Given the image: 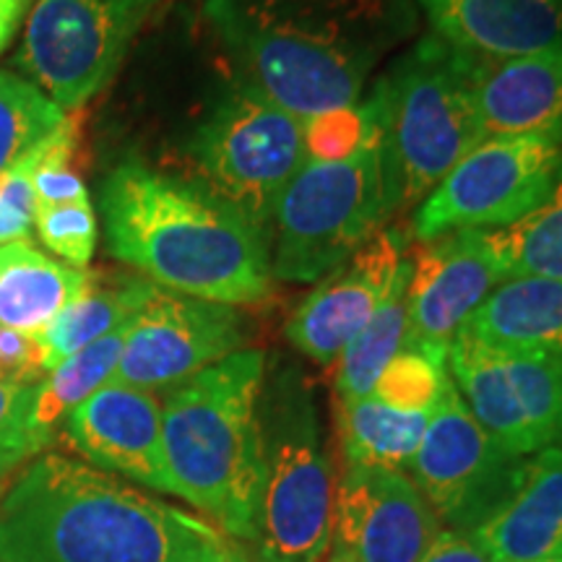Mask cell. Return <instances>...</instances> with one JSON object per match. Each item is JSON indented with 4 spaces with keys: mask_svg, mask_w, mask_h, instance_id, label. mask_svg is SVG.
<instances>
[{
    "mask_svg": "<svg viewBox=\"0 0 562 562\" xmlns=\"http://www.w3.org/2000/svg\"><path fill=\"white\" fill-rule=\"evenodd\" d=\"M220 526L47 453L0 501V562H245Z\"/></svg>",
    "mask_w": 562,
    "mask_h": 562,
    "instance_id": "cell-1",
    "label": "cell"
},
{
    "mask_svg": "<svg viewBox=\"0 0 562 562\" xmlns=\"http://www.w3.org/2000/svg\"><path fill=\"white\" fill-rule=\"evenodd\" d=\"M203 13L240 79L300 123L360 102L419 30L414 0H206Z\"/></svg>",
    "mask_w": 562,
    "mask_h": 562,
    "instance_id": "cell-2",
    "label": "cell"
},
{
    "mask_svg": "<svg viewBox=\"0 0 562 562\" xmlns=\"http://www.w3.org/2000/svg\"><path fill=\"white\" fill-rule=\"evenodd\" d=\"M108 250L161 290L222 305H256L271 294V245L199 180L125 159L102 182Z\"/></svg>",
    "mask_w": 562,
    "mask_h": 562,
    "instance_id": "cell-3",
    "label": "cell"
},
{
    "mask_svg": "<svg viewBox=\"0 0 562 562\" xmlns=\"http://www.w3.org/2000/svg\"><path fill=\"white\" fill-rule=\"evenodd\" d=\"M266 355L240 349L170 391L161 448L172 495L214 518L232 539L261 537Z\"/></svg>",
    "mask_w": 562,
    "mask_h": 562,
    "instance_id": "cell-4",
    "label": "cell"
},
{
    "mask_svg": "<svg viewBox=\"0 0 562 562\" xmlns=\"http://www.w3.org/2000/svg\"><path fill=\"white\" fill-rule=\"evenodd\" d=\"M381 108L389 216L419 206L484 140L474 102V58L435 34L419 37L385 70Z\"/></svg>",
    "mask_w": 562,
    "mask_h": 562,
    "instance_id": "cell-5",
    "label": "cell"
},
{
    "mask_svg": "<svg viewBox=\"0 0 562 562\" xmlns=\"http://www.w3.org/2000/svg\"><path fill=\"white\" fill-rule=\"evenodd\" d=\"M368 128L347 159H307L281 193L271 222L273 281L315 284L347 263L389 220L378 97L362 102Z\"/></svg>",
    "mask_w": 562,
    "mask_h": 562,
    "instance_id": "cell-6",
    "label": "cell"
},
{
    "mask_svg": "<svg viewBox=\"0 0 562 562\" xmlns=\"http://www.w3.org/2000/svg\"><path fill=\"white\" fill-rule=\"evenodd\" d=\"M263 562H323L334 539L336 482L311 381L281 364L261 393Z\"/></svg>",
    "mask_w": 562,
    "mask_h": 562,
    "instance_id": "cell-7",
    "label": "cell"
},
{
    "mask_svg": "<svg viewBox=\"0 0 562 562\" xmlns=\"http://www.w3.org/2000/svg\"><path fill=\"white\" fill-rule=\"evenodd\" d=\"M188 154L201 186L266 237L281 193L307 161L302 123L243 79L224 91L193 131Z\"/></svg>",
    "mask_w": 562,
    "mask_h": 562,
    "instance_id": "cell-8",
    "label": "cell"
},
{
    "mask_svg": "<svg viewBox=\"0 0 562 562\" xmlns=\"http://www.w3.org/2000/svg\"><path fill=\"white\" fill-rule=\"evenodd\" d=\"M159 0H34L16 66L60 110L94 100L121 70Z\"/></svg>",
    "mask_w": 562,
    "mask_h": 562,
    "instance_id": "cell-9",
    "label": "cell"
},
{
    "mask_svg": "<svg viewBox=\"0 0 562 562\" xmlns=\"http://www.w3.org/2000/svg\"><path fill=\"white\" fill-rule=\"evenodd\" d=\"M560 165V138H484L414 211V237L432 243L461 229L510 227L544 201Z\"/></svg>",
    "mask_w": 562,
    "mask_h": 562,
    "instance_id": "cell-10",
    "label": "cell"
},
{
    "mask_svg": "<svg viewBox=\"0 0 562 562\" xmlns=\"http://www.w3.org/2000/svg\"><path fill=\"white\" fill-rule=\"evenodd\" d=\"M524 467L526 459L482 430L448 378L409 467L435 516L448 529L472 533L510 501Z\"/></svg>",
    "mask_w": 562,
    "mask_h": 562,
    "instance_id": "cell-11",
    "label": "cell"
},
{
    "mask_svg": "<svg viewBox=\"0 0 562 562\" xmlns=\"http://www.w3.org/2000/svg\"><path fill=\"white\" fill-rule=\"evenodd\" d=\"M243 344L245 321L237 307L154 286L131 318L112 381L149 393L172 391Z\"/></svg>",
    "mask_w": 562,
    "mask_h": 562,
    "instance_id": "cell-12",
    "label": "cell"
},
{
    "mask_svg": "<svg viewBox=\"0 0 562 562\" xmlns=\"http://www.w3.org/2000/svg\"><path fill=\"white\" fill-rule=\"evenodd\" d=\"M503 281L508 277L487 229H461L425 243L412 266L402 349L446 362L456 336Z\"/></svg>",
    "mask_w": 562,
    "mask_h": 562,
    "instance_id": "cell-13",
    "label": "cell"
},
{
    "mask_svg": "<svg viewBox=\"0 0 562 562\" xmlns=\"http://www.w3.org/2000/svg\"><path fill=\"white\" fill-rule=\"evenodd\" d=\"M440 531V518L404 472L347 467L336 482V550L351 562H422Z\"/></svg>",
    "mask_w": 562,
    "mask_h": 562,
    "instance_id": "cell-14",
    "label": "cell"
},
{
    "mask_svg": "<svg viewBox=\"0 0 562 562\" xmlns=\"http://www.w3.org/2000/svg\"><path fill=\"white\" fill-rule=\"evenodd\" d=\"M406 250L409 243L404 229L385 227L378 232L294 307L284 326L286 341L315 364L339 360L347 344L381 305Z\"/></svg>",
    "mask_w": 562,
    "mask_h": 562,
    "instance_id": "cell-15",
    "label": "cell"
},
{
    "mask_svg": "<svg viewBox=\"0 0 562 562\" xmlns=\"http://www.w3.org/2000/svg\"><path fill=\"white\" fill-rule=\"evenodd\" d=\"M66 438L89 467L172 495L154 393L110 381L68 414Z\"/></svg>",
    "mask_w": 562,
    "mask_h": 562,
    "instance_id": "cell-16",
    "label": "cell"
},
{
    "mask_svg": "<svg viewBox=\"0 0 562 562\" xmlns=\"http://www.w3.org/2000/svg\"><path fill=\"white\" fill-rule=\"evenodd\" d=\"M435 37L482 60L562 50V0H414Z\"/></svg>",
    "mask_w": 562,
    "mask_h": 562,
    "instance_id": "cell-17",
    "label": "cell"
},
{
    "mask_svg": "<svg viewBox=\"0 0 562 562\" xmlns=\"http://www.w3.org/2000/svg\"><path fill=\"white\" fill-rule=\"evenodd\" d=\"M474 102L484 138L562 140V50L510 60L474 58Z\"/></svg>",
    "mask_w": 562,
    "mask_h": 562,
    "instance_id": "cell-18",
    "label": "cell"
},
{
    "mask_svg": "<svg viewBox=\"0 0 562 562\" xmlns=\"http://www.w3.org/2000/svg\"><path fill=\"white\" fill-rule=\"evenodd\" d=\"M472 539L492 562L562 560V448L526 459L510 501Z\"/></svg>",
    "mask_w": 562,
    "mask_h": 562,
    "instance_id": "cell-19",
    "label": "cell"
},
{
    "mask_svg": "<svg viewBox=\"0 0 562 562\" xmlns=\"http://www.w3.org/2000/svg\"><path fill=\"white\" fill-rule=\"evenodd\" d=\"M461 334L487 347L562 362V279H508L484 300Z\"/></svg>",
    "mask_w": 562,
    "mask_h": 562,
    "instance_id": "cell-20",
    "label": "cell"
},
{
    "mask_svg": "<svg viewBox=\"0 0 562 562\" xmlns=\"http://www.w3.org/2000/svg\"><path fill=\"white\" fill-rule=\"evenodd\" d=\"M446 368L467 409L492 440L518 459L539 453L501 351L474 336L459 334L448 349Z\"/></svg>",
    "mask_w": 562,
    "mask_h": 562,
    "instance_id": "cell-21",
    "label": "cell"
},
{
    "mask_svg": "<svg viewBox=\"0 0 562 562\" xmlns=\"http://www.w3.org/2000/svg\"><path fill=\"white\" fill-rule=\"evenodd\" d=\"M97 273L66 266L30 243L0 245V326L42 334Z\"/></svg>",
    "mask_w": 562,
    "mask_h": 562,
    "instance_id": "cell-22",
    "label": "cell"
},
{
    "mask_svg": "<svg viewBox=\"0 0 562 562\" xmlns=\"http://www.w3.org/2000/svg\"><path fill=\"white\" fill-rule=\"evenodd\" d=\"M432 412H402L378 396L339 402V435L347 467L404 472L417 456Z\"/></svg>",
    "mask_w": 562,
    "mask_h": 562,
    "instance_id": "cell-23",
    "label": "cell"
},
{
    "mask_svg": "<svg viewBox=\"0 0 562 562\" xmlns=\"http://www.w3.org/2000/svg\"><path fill=\"white\" fill-rule=\"evenodd\" d=\"M128 323L117 326L115 331L102 336L100 341L89 344L58 368L47 372V378L34 389L32 406V432L37 438L40 451H45L50 442L58 438L63 422L81 402H87L94 391L108 385L115 378L121 351L128 336Z\"/></svg>",
    "mask_w": 562,
    "mask_h": 562,
    "instance_id": "cell-24",
    "label": "cell"
},
{
    "mask_svg": "<svg viewBox=\"0 0 562 562\" xmlns=\"http://www.w3.org/2000/svg\"><path fill=\"white\" fill-rule=\"evenodd\" d=\"M154 286L157 284L144 277H128L117 279L115 284H104L97 273L89 290L68 302L66 311L40 334L42 347L47 351V368H58L70 355L128 323L138 313V307L149 300Z\"/></svg>",
    "mask_w": 562,
    "mask_h": 562,
    "instance_id": "cell-25",
    "label": "cell"
},
{
    "mask_svg": "<svg viewBox=\"0 0 562 562\" xmlns=\"http://www.w3.org/2000/svg\"><path fill=\"white\" fill-rule=\"evenodd\" d=\"M409 256L404 258L396 273H393L389 290H385L381 305L364 323L362 331L347 344L341 351L339 368H336V393L339 402L370 396L375 391L378 378L389 368V362L404 347L406 336V294L412 281Z\"/></svg>",
    "mask_w": 562,
    "mask_h": 562,
    "instance_id": "cell-26",
    "label": "cell"
},
{
    "mask_svg": "<svg viewBox=\"0 0 562 562\" xmlns=\"http://www.w3.org/2000/svg\"><path fill=\"white\" fill-rule=\"evenodd\" d=\"M487 240L508 279H562V165L544 201L521 222L487 229Z\"/></svg>",
    "mask_w": 562,
    "mask_h": 562,
    "instance_id": "cell-27",
    "label": "cell"
},
{
    "mask_svg": "<svg viewBox=\"0 0 562 562\" xmlns=\"http://www.w3.org/2000/svg\"><path fill=\"white\" fill-rule=\"evenodd\" d=\"M66 121L50 97L30 79L0 70V175Z\"/></svg>",
    "mask_w": 562,
    "mask_h": 562,
    "instance_id": "cell-28",
    "label": "cell"
},
{
    "mask_svg": "<svg viewBox=\"0 0 562 562\" xmlns=\"http://www.w3.org/2000/svg\"><path fill=\"white\" fill-rule=\"evenodd\" d=\"M497 351L539 451L562 448V362L521 351Z\"/></svg>",
    "mask_w": 562,
    "mask_h": 562,
    "instance_id": "cell-29",
    "label": "cell"
},
{
    "mask_svg": "<svg viewBox=\"0 0 562 562\" xmlns=\"http://www.w3.org/2000/svg\"><path fill=\"white\" fill-rule=\"evenodd\" d=\"M446 362L402 349L378 378L372 396L402 412H432L448 383Z\"/></svg>",
    "mask_w": 562,
    "mask_h": 562,
    "instance_id": "cell-30",
    "label": "cell"
},
{
    "mask_svg": "<svg viewBox=\"0 0 562 562\" xmlns=\"http://www.w3.org/2000/svg\"><path fill=\"white\" fill-rule=\"evenodd\" d=\"M34 227L42 245L76 269H87L94 258L97 214L89 203H68V206H45L34 214Z\"/></svg>",
    "mask_w": 562,
    "mask_h": 562,
    "instance_id": "cell-31",
    "label": "cell"
},
{
    "mask_svg": "<svg viewBox=\"0 0 562 562\" xmlns=\"http://www.w3.org/2000/svg\"><path fill=\"white\" fill-rule=\"evenodd\" d=\"M40 167V149L34 146L16 165L0 175V245L30 243L37 201H34V172Z\"/></svg>",
    "mask_w": 562,
    "mask_h": 562,
    "instance_id": "cell-32",
    "label": "cell"
},
{
    "mask_svg": "<svg viewBox=\"0 0 562 562\" xmlns=\"http://www.w3.org/2000/svg\"><path fill=\"white\" fill-rule=\"evenodd\" d=\"M364 128H368V112H364L362 102L307 117V121H302V138H305L307 159H347L349 154L360 149L364 140Z\"/></svg>",
    "mask_w": 562,
    "mask_h": 562,
    "instance_id": "cell-33",
    "label": "cell"
},
{
    "mask_svg": "<svg viewBox=\"0 0 562 562\" xmlns=\"http://www.w3.org/2000/svg\"><path fill=\"white\" fill-rule=\"evenodd\" d=\"M37 385L0 381V474H9L26 459L42 453L32 432V406Z\"/></svg>",
    "mask_w": 562,
    "mask_h": 562,
    "instance_id": "cell-34",
    "label": "cell"
},
{
    "mask_svg": "<svg viewBox=\"0 0 562 562\" xmlns=\"http://www.w3.org/2000/svg\"><path fill=\"white\" fill-rule=\"evenodd\" d=\"M47 351L40 334L0 326V381L11 385H40L47 378Z\"/></svg>",
    "mask_w": 562,
    "mask_h": 562,
    "instance_id": "cell-35",
    "label": "cell"
},
{
    "mask_svg": "<svg viewBox=\"0 0 562 562\" xmlns=\"http://www.w3.org/2000/svg\"><path fill=\"white\" fill-rule=\"evenodd\" d=\"M422 562H492L472 533L442 529Z\"/></svg>",
    "mask_w": 562,
    "mask_h": 562,
    "instance_id": "cell-36",
    "label": "cell"
},
{
    "mask_svg": "<svg viewBox=\"0 0 562 562\" xmlns=\"http://www.w3.org/2000/svg\"><path fill=\"white\" fill-rule=\"evenodd\" d=\"M34 0H0V55L9 50V45L21 30V21L30 16Z\"/></svg>",
    "mask_w": 562,
    "mask_h": 562,
    "instance_id": "cell-37",
    "label": "cell"
},
{
    "mask_svg": "<svg viewBox=\"0 0 562 562\" xmlns=\"http://www.w3.org/2000/svg\"><path fill=\"white\" fill-rule=\"evenodd\" d=\"M323 562H351L349 558H347V554H344V552H339V550H334V554H331V558H326V560H323Z\"/></svg>",
    "mask_w": 562,
    "mask_h": 562,
    "instance_id": "cell-38",
    "label": "cell"
},
{
    "mask_svg": "<svg viewBox=\"0 0 562 562\" xmlns=\"http://www.w3.org/2000/svg\"><path fill=\"white\" fill-rule=\"evenodd\" d=\"M539 562H562V560H539Z\"/></svg>",
    "mask_w": 562,
    "mask_h": 562,
    "instance_id": "cell-39",
    "label": "cell"
}]
</instances>
